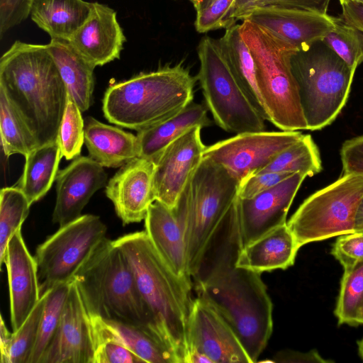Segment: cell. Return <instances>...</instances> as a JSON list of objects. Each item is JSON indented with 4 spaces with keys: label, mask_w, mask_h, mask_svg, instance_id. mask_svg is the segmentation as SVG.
Masks as SVG:
<instances>
[{
    "label": "cell",
    "mask_w": 363,
    "mask_h": 363,
    "mask_svg": "<svg viewBox=\"0 0 363 363\" xmlns=\"http://www.w3.org/2000/svg\"><path fill=\"white\" fill-rule=\"evenodd\" d=\"M193 4L196 12L208 7L216 0H189Z\"/></svg>",
    "instance_id": "obj_51"
},
{
    "label": "cell",
    "mask_w": 363,
    "mask_h": 363,
    "mask_svg": "<svg viewBox=\"0 0 363 363\" xmlns=\"http://www.w3.org/2000/svg\"><path fill=\"white\" fill-rule=\"evenodd\" d=\"M306 177L304 174L295 173L252 198L238 197L242 247L286 223L289 208Z\"/></svg>",
    "instance_id": "obj_15"
},
{
    "label": "cell",
    "mask_w": 363,
    "mask_h": 363,
    "mask_svg": "<svg viewBox=\"0 0 363 363\" xmlns=\"http://www.w3.org/2000/svg\"><path fill=\"white\" fill-rule=\"evenodd\" d=\"M0 133L4 155L26 157L39 146L33 133L18 111L0 89Z\"/></svg>",
    "instance_id": "obj_30"
},
{
    "label": "cell",
    "mask_w": 363,
    "mask_h": 363,
    "mask_svg": "<svg viewBox=\"0 0 363 363\" xmlns=\"http://www.w3.org/2000/svg\"><path fill=\"white\" fill-rule=\"evenodd\" d=\"M71 282L60 284L47 291L35 346L28 363H39L59 325Z\"/></svg>",
    "instance_id": "obj_35"
},
{
    "label": "cell",
    "mask_w": 363,
    "mask_h": 363,
    "mask_svg": "<svg viewBox=\"0 0 363 363\" xmlns=\"http://www.w3.org/2000/svg\"><path fill=\"white\" fill-rule=\"evenodd\" d=\"M359 323H360V325H363V303H362L361 311H360Z\"/></svg>",
    "instance_id": "obj_54"
},
{
    "label": "cell",
    "mask_w": 363,
    "mask_h": 363,
    "mask_svg": "<svg viewBox=\"0 0 363 363\" xmlns=\"http://www.w3.org/2000/svg\"><path fill=\"white\" fill-rule=\"evenodd\" d=\"M91 3L84 0H33L32 21L51 39L69 41L88 18Z\"/></svg>",
    "instance_id": "obj_26"
},
{
    "label": "cell",
    "mask_w": 363,
    "mask_h": 363,
    "mask_svg": "<svg viewBox=\"0 0 363 363\" xmlns=\"http://www.w3.org/2000/svg\"><path fill=\"white\" fill-rule=\"evenodd\" d=\"M357 347L359 355L363 360V337L357 341Z\"/></svg>",
    "instance_id": "obj_52"
},
{
    "label": "cell",
    "mask_w": 363,
    "mask_h": 363,
    "mask_svg": "<svg viewBox=\"0 0 363 363\" xmlns=\"http://www.w3.org/2000/svg\"><path fill=\"white\" fill-rule=\"evenodd\" d=\"M246 19L268 29L298 52L321 41L337 21L328 13L278 6L259 7Z\"/></svg>",
    "instance_id": "obj_17"
},
{
    "label": "cell",
    "mask_w": 363,
    "mask_h": 363,
    "mask_svg": "<svg viewBox=\"0 0 363 363\" xmlns=\"http://www.w3.org/2000/svg\"><path fill=\"white\" fill-rule=\"evenodd\" d=\"M363 197V174H342L299 206L286 224L298 247L351 233Z\"/></svg>",
    "instance_id": "obj_10"
},
{
    "label": "cell",
    "mask_w": 363,
    "mask_h": 363,
    "mask_svg": "<svg viewBox=\"0 0 363 363\" xmlns=\"http://www.w3.org/2000/svg\"><path fill=\"white\" fill-rule=\"evenodd\" d=\"M239 186L225 167L203 157L173 209L183 231L191 279L237 199Z\"/></svg>",
    "instance_id": "obj_6"
},
{
    "label": "cell",
    "mask_w": 363,
    "mask_h": 363,
    "mask_svg": "<svg viewBox=\"0 0 363 363\" xmlns=\"http://www.w3.org/2000/svg\"><path fill=\"white\" fill-rule=\"evenodd\" d=\"M197 80L216 123L237 134L265 130L261 116L237 82L223 57L218 40L203 36L197 48Z\"/></svg>",
    "instance_id": "obj_9"
},
{
    "label": "cell",
    "mask_w": 363,
    "mask_h": 363,
    "mask_svg": "<svg viewBox=\"0 0 363 363\" xmlns=\"http://www.w3.org/2000/svg\"><path fill=\"white\" fill-rule=\"evenodd\" d=\"M293 174L262 172L252 174L240 184L238 197L252 198L257 194L277 185Z\"/></svg>",
    "instance_id": "obj_43"
},
{
    "label": "cell",
    "mask_w": 363,
    "mask_h": 363,
    "mask_svg": "<svg viewBox=\"0 0 363 363\" xmlns=\"http://www.w3.org/2000/svg\"><path fill=\"white\" fill-rule=\"evenodd\" d=\"M104 320L120 340L145 362L178 363L176 357L146 330L120 321Z\"/></svg>",
    "instance_id": "obj_32"
},
{
    "label": "cell",
    "mask_w": 363,
    "mask_h": 363,
    "mask_svg": "<svg viewBox=\"0 0 363 363\" xmlns=\"http://www.w3.org/2000/svg\"><path fill=\"white\" fill-rule=\"evenodd\" d=\"M339 1H340V4H342L347 3V2H350V1L357 2V3L363 4V0H339Z\"/></svg>",
    "instance_id": "obj_53"
},
{
    "label": "cell",
    "mask_w": 363,
    "mask_h": 363,
    "mask_svg": "<svg viewBox=\"0 0 363 363\" xmlns=\"http://www.w3.org/2000/svg\"><path fill=\"white\" fill-rule=\"evenodd\" d=\"M201 127L188 130L168 145L155 162L154 189L156 201L173 210L190 178L203 160L206 146Z\"/></svg>",
    "instance_id": "obj_13"
},
{
    "label": "cell",
    "mask_w": 363,
    "mask_h": 363,
    "mask_svg": "<svg viewBox=\"0 0 363 363\" xmlns=\"http://www.w3.org/2000/svg\"><path fill=\"white\" fill-rule=\"evenodd\" d=\"M0 89L39 146L57 140L68 93L48 44L16 40L0 59Z\"/></svg>",
    "instance_id": "obj_2"
},
{
    "label": "cell",
    "mask_w": 363,
    "mask_h": 363,
    "mask_svg": "<svg viewBox=\"0 0 363 363\" xmlns=\"http://www.w3.org/2000/svg\"><path fill=\"white\" fill-rule=\"evenodd\" d=\"M206 105L190 103L177 114L137 134L138 157L155 162L173 141L195 126H208L211 121Z\"/></svg>",
    "instance_id": "obj_24"
},
{
    "label": "cell",
    "mask_w": 363,
    "mask_h": 363,
    "mask_svg": "<svg viewBox=\"0 0 363 363\" xmlns=\"http://www.w3.org/2000/svg\"><path fill=\"white\" fill-rule=\"evenodd\" d=\"M291 69L308 130L331 124L347 103L355 71L322 40L296 52Z\"/></svg>",
    "instance_id": "obj_8"
},
{
    "label": "cell",
    "mask_w": 363,
    "mask_h": 363,
    "mask_svg": "<svg viewBox=\"0 0 363 363\" xmlns=\"http://www.w3.org/2000/svg\"><path fill=\"white\" fill-rule=\"evenodd\" d=\"M300 249L286 223L270 230L241 248L236 265L261 274L286 269Z\"/></svg>",
    "instance_id": "obj_23"
},
{
    "label": "cell",
    "mask_w": 363,
    "mask_h": 363,
    "mask_svg": "<svg viewBox=\"0 0 363 363\" xmlns=\"http://www.w3.org/2000/svg\"><path fill=\"white\" fill-rule=\"evenodd\" d=\"M125 41L116 12L105 4L92 2L88 18L68 42L96 67L119 59Z\"/></svg>",
    "instance_id": "obj_21"
},
{
    "label": "cell",
    "mask_w": 363,
    "mask_h": 363,
    "mask_svg": "<svg viewBox=\"0 0 363 363\" xmlns=\"http://www.w3.org/2000/svg\"><path fill=\"white\" fill-rule=\"evenodd\" d=\"M154 170L153 161L135 157L121 167L108 182L106 195L123 225L145 220L150 205L156 201Z\"/></svg>",
    "instance_id": "obj_18"
},
{
    "label": "cell",
    "mask_w": 363,
    "mask_h": 363,
    "mask_svg": "<svg viewBox=\"0 0 363 363\" xmlns=\"http://www.w3.org/2000/svg\"><path fill=\"white\" fill-rule=\"evenodd\" d=\"M100 218L82 215L49 236L36 249L35 259L41 296L52 287L70 282L106 238Z\"/></svg>",
    "instance_id": "obj_11"
},
{
    "label": "cell",
    "mask_w": 363,
    "mask_h": 363,
    "mask_svg": "<svg viewBox=\"0 0 363 363\" xmlns=\"http://www.w3.org/2000/svg\"><path fill=\"white\" fill-rule=\"evenodd\" d=\"M114 243L133 272L159 339L178 363H185L189 353L187 329L193 282L172 271L145 230L124 235Z\"/></svg>",
    "instance_id": "obj_3"
},
{
    "label": "cell",
    "mask_w": 363,
    "mask_h": 363,
    "mask_svg": "<svg viewBox=\"0 0 363 363\" xmlns=\"http://www.w3.org/2000/svg\"><path fill=\"white\" fill-rule=\"evenodd\" d=\"M30 203L16 186L1 189L0 193V264L2 265L8 242L28 216Z\"/></svg>",
    "instance_id": "obj_34"
},
{
    "label": "cell",
    "mask_w": 363,
    "mask_h": 363,
    "mask_svg": "<svg viewBox=\"0 0 363 363\" xmlns=\"http://www.w3.org/2000/svg\"><path fill=\"white\" fill-rule=\"evenodd\" d=\"M240 31L254 60L257 86L269 121L281 130H308L291 69V58L298 50L247 19L240 24Z\"/></svg>",
    "instance_id": "obj_7"
},
{
    "label": "cell",
    "mask_w": 363,
    "mask_h": 363,
    "mask_svg": "<svg viewBox=\"0 0 363 363\" xmlns=\"http://www.w3.org/2000/svg\"><path fill=\"white\" fill-rule=\"evenodd\" d=\"M342 174H363V135L345 140L340 149Z\"/></svg>",
    "instance_id": "obj_44"
},
{
    "label": "cell",
    "mask_w": 363,
    "mask_h": 363,
    "mask_svg": "<svg viewBox=\"0 0 363 363\" xmlns=\"http://www.w3.org/2000/svg\"><path fill=\"white\" fill-rule=\"evenodd\" d=\"M236 202L192 281L197 296L223 318L255 363L272 333L273 305L260 274L236 265L242 248Z\"/></svg>",
    "instance_id": "obj_1"
},
{
    "label": "cell",
    "mask_w": 363,
    "mask_h": 363,
    "mask_svg": "<svg viewBox=\"0 0 363 363\" xmlns=\"http://www.w3.org/2000/svg\"><path fill=\"white\" fill-rule=\"evenodd\" d=\"M46 293L33 308L23 325L12 334L9 363H28L38 339Z\"/></svg>",
    "instance_id": "obj_38"
},
{
    "label": "cell",
    "mask_w": 363,
    "mask_h": 363,
    "mask_svg": "<svg viewBox=\"0 0 363 363\" xmlns=\"http://www.w3.org/2000/svg\"><path fill=\"white\" fill-rule=\"evenodd\" d=\"M220 52L237 82L252 106L265 120H269L259 94L255 77V63L241 35L240 24L225 29L218 40Z\"/></svg>",
    "instance_id": "obj_28"
},
{
    "label": "cell",
    "mask_w": 363,
    "mask_h": 363,
    "mask_svg": "<svg viewBox=\"0 0 363 363\" xmlns=\"http://www.w3.org/2000/svg\"><path fill=\"white\" fill-rule=\"evenodd\" d=\"M144 220L145 231L165 263L177 276L192 281L187 269L183 231L174 211L155 201Z\"/></svg>",
    "instance_id": "obj_22"
},
{
    "label": "cell",
    "mask_w": 363,
    "mask_h": 363,
    "mask_svg": "<svg viewBox=\"0 0 363 363\" xmlns=\"http://www.w3.org/2000/svg\"><path fill=\"white\" fill-rule=\"evenodd\" d=\"M82 111L69 96L60 126L57 140L62 157L67 160L80 156L84 143V121Z\"/></svg>",
    "instance_id": "obj_39"
},
{
    "label": "cell",
    "mask_w": 363,
    "mask_h": 363,
    "mask_svg": "<svg viewBox=\"0 0 363 363\" xmlns=\"http://www.w3.org/2000/svg\"><path fill=\"white\" fill-rule=\"evenodd\" d=\"M90 318L94 340L93 363L145 362L120 340L104 320L95 316Z\"/></svg>",
    "instance_id": "obj_36"
},
{
    "label": "cell",
    "mask_w": 363,
    "mask_h": 363,
    "mask_svg": "<svg viewBox=\"0 0 363 363\" xmlns=\"http://www.w3.org/2000/svg\"><path fill=\"white\" fill-rule=\"evenodd\" d=\"M322 41L354 71L363 62V33L342 17Z\"/></svg>",
    "instance_id": "obj_37"
},
{
    "label": "cell",
    "mask_w": 363,
    "mask_h": 363,
    "mask_svg": "<svg viewBox=\"0 0 363 363\" xmlns=\"http://www.w3.org/2000/svg\"><path fill=\"white\" fill-rule=\"evenodd\" d=\"M261 0H235L233 13V19L236 23L238 21H244L255 10L260 7Z\"/></svg>",
    "instance_id": "obj_48"
},
{
    "label": "cell",
    "mask_w": 363,
    "mask_h": 363,
    "mask_svg": "<svg viewBox=\"0 0 363 363\" xmlns=\"http://www.w3.org/2000/svg\"><path fill=\"white\" fill-rule=\"evenodd\" d=\"M321 170L320 155L316 144L310 135H303L300 140L279 153L258 173H300L312 177Z\"/></svg>",
    "instance_id": "obj_31"
},
{
    "label": "cell",
    "mask_w": 363,
    "mask_h": 363,
    "mask_svg": "<svg viewBox=\"0 0 363 363\" xmlns=\"http://www.w3.org/2000/svg\"><path fill=\"white\" fill-rule=\"evenodd\" d=\"M12 334L6 328L3 316L0 323L1 363H9V354L12 340Z\"/></svg>",
    "instance_id": "obj_49"
},
{
    "label": "cell",
    "mask_w": 363,
    "mask_h": 363,
    "mask_svg": "<svg viewBox=\"0 0 363 363\" xmlns=\"http://www.w3.org/2000/svg\"><path fill=\"white\" fill-rule=\"evenodd\" d=\"M187 341L189 353H202L213 363H252L230 326L210 303L199 296L193 299Z\"/></svg>",
    "instance_id": "obj_14"
},
{
    "label": "cell",
    "mask_w": 363,
    "mask_h": 363,
    "mask_svg": "<svg viewBox=\"0 0 363 363\" xmlns=\"http://www.w3.org/2000/svg\"><path fill=\"white\" fill-rule=\"evenodd\" d=\"M302 136L298 130L242 133L206 147L203 157L223 165L240 184Z\"/></svg>",
    "instance_id": "obj_12"
},
{
    "label": "cell",
    "mask_w": 363,
    "mask_h": 363,
    "mask_svg": "<svg viewBox=\"0 0 363 363\" xmlns=\"http://www.w3.org/2000/svg\"><path fill=\"white\" fill-rule=\"evenodd\" d=\"M56 201L52 222L64 225L82 216L91 196L106 186L104 167L90 157L79 156L56 177Z\"/></svg>",
    "instance_id": "obj_19"
},
{
    "label": "cell",
    "mask_w": 363,
    "mask_h": 363,
    "mask_svg": "<svg viewBox=\"0 0 363 363\" xmlns=\"http://www.w3.org/2000/svg\"><path fill=\"white\" fill-rule=\"evenodd\" d=\"M73 280L90 316L136 325L160 341L133 272L114 240L106 238Z\"/></svg>",
    "instance_id": "obj_5"
},
{
    "label": "cell",
    "mask_w": 363,
    "mask_h": 363,
    "mask_svg": "<svg viewBox=\"0 0 363 363\" xmlns=\"http://www.w3.org/2000/svg\"><path fill=\"white\" fill-rule=\"evenodd\" d=\"M331 254L343 268L363 260V231L338 236L333 245Z\"/></svg>",
    "instance_id": "obj_41"
},
{
    "label": "cell",
    "mask_w": 363,
    "mask_h": 363,
    "mask_svg": "<svg viewBox=\"0 0 363 363\" xmlns=\"http://www.w3.org/2000/svg\"><path fill=\"white\" fill-rule=\"evenodd\" d=\"M9 280L11 323L16 331L41 298L38 266L18 230L10 238L4 257Z\"/></svg>",
    "instance_id": "obj_20"
},
{
    "label": "cell",
    "mask_w": 363,
    "mask_h": 363,
    "mask_svg": "<svg viewBox=\"0 0 363 363\" xmlns=\"http://www.w3.org/2000/svg\"><path fill=\"white\" fill-rule=\"evenodd\" d=\"M363 303V260L344 268L334 313L339 325L358 326Z\"/></svg>",
    "instance_id": "obj_33"
},
{
    "label": "cell",
    "mask_w": 363,
    "mask_h": 363,
    "mask_svg": "<svg viewBox=\"0 0 363 363\" xmlns=\"http://www.w3.org/2000/svg\"><path fill=\"white\" fill-rule=\"evenodd\" d=\"M330 0H261L260 7L278 6L327 13Z\"/></svg>",
    "instance_id": "obj_45"
},
{
    "label": "cell",
    "mask_w": 363,
    "mask_h": 363,
    "mask_svg": "<svg viewBox=\"0 0 363 363\" xmlns=\"http://www.w3.org/2000/svg\"><path fill=\"white\" fill-rule=\"evenodd\" d=\"M84 144L89 156L104 167H121L138 157L137 136L88 117Z\"/></svg>",
    "instance_id": "obj_25"
},
{
    "label": "cell",
    "mask_w": 363,
    "mask_h": 363,
    "mask_svg": "<svg viewBox=\"0 0 363 363\" xmlns=\"http://www.w3.org/2000/svg\"><path fill=\"white\" fill-rule=\"evenodd\" d=\"M273 362H315L330 363L333 361L324 359L318 351L313 350L302 352L291 350L278 352L273 357Z\"/></svg>",
    "instance_id": "obj_46"
},
{
    "label": "cell",
    "mask_w": 363,
    "mask_h": 363,
    "mask_svg": "<svg viewBox=\"0 0 363 363\" xmlns=\"http://www.w3.org/2000/svg\"><path fill=\"white\" fill-rule=\"evenodd\" d=\"M94 355L91 320L72 280L59 325L39 363H93Z\"/></svg>",
    "instance_id": "obj_16"
},
{
    "label": "cell",
    "mask_w": 363,
    "mask_h": 363,
    "mask_svg": "<svg viewBox=\"0 0 363 363\" xmlns=\"http://www.w3.org/2000/svg\"><path fill=\"white\" fill-rule=\"evenodd\" d=\"M33 0H0V38L30 15Z\"/></svg>",
    "instance_id": "obj_42"
},
{
    "label": "cell",
    "mask_w": 363,
    "mask_h": 363,
    "mask_svg": "<svg viewBox=\"0 0 363 363\" xmlns=\"http://www.w3.org/2000/svg\"><path fill=\"white\" fill-rule=\"evenodd\" d=\"M234 3L235 0H216L208 7L196 12V31L204 33L236 24L233 19Z\"/></svg>",
    "instance_id": "obj_40"
},
{
    "label": "cell",
    "mask_w": 363,
    "mask_h": 363,
    "mask_svg": "<svg viewBox=\"0 0 363 363\" xmlns=\"http://www.w3.org/2000/svg\"><path fill=\"white\" fill-rule=\"evenodd\" d=\"M342 18L363 33V4L350 1L341 4Z\"/></svg>",
    "instance_id": "obj_47"
},
{
    "label": "cell",
    "mask_w": 363,
    "mask_h": 363,
    "mask_svg": "<svg viewBox=\"0 0 363 363\" xmlns=\"http://www.w3.org/2000/svg\"><path fill=\"white\" fill-rule=\"evenodd\" d=\"M62 157L57 140L37 147L25 157L22 175L14 186L26 196L30 205L50 189L56 180Z\"/></svg>",
    "instance_id": "obj_29"
},
{
    "label": "cell",
    "mask_w": 363,
    "mask_h": 363,
    "mask_svg": "<svg viewBox=\"0 0 363 363\" xmlns=\"http://www.w3.org/2000/svg\"><path fill=\"white\" fill-rule=\"evenodd\" d=\"M354 230L355 232L363 231V197L360 200L356 210L354 220Z\"/></svg>",
    "instance_id": "obj_50"
},
{
    "label": "cell",
    "mask_w": 363,
    "mask_h": 363,
    "mask_svg": "<svg viewBox=\"0 0 363 363\" xmlns=\"http://www.w3.org/2000/svg\"><path fill=\"white\" fill-rule=\"evenodd\" d=\"M48 45L69 96L82 112L87 111L92 103L95 67L84 60L67 40L51 39Z\"/></svg>",
    "instance_id": "obj_27"
},
{
    "label": "cell",
    "mask_w": 363,
    "mask_h": 363,
    "mask_svg": "<svg viewBox=\"0 0 363 363\" xmlns=\"http://www.w3.org/2000/svg\"><path fill=\"white\" fill-rule=\"evenodd\" d=\"M196 80L181 62L111 84L103 99L104 116L123 128L137 131L148 128L191 103Z\"/></svg>",
    "instance_id": "obj_4"
}]
</instances>
